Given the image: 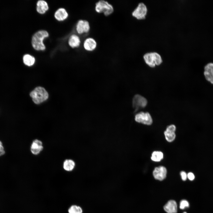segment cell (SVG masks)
I'll use <instances>...</instances> for the list:
<instances>
[{
    "instance_id": "1",
    "label": "cell",
    "mask_w": 213,
    "mask_h": 213,
    "mask_svg": "<svg viewBox=\"0 0 213 213\" xmlns=\"http://www.w3.org/2000/svg\"><path fill=\"white\" fill-rule=\"evenodd\" d=\"M49 36L48 32L44 30H39L35 33L31 39V45L33 49L37 51H43L46 46L43 41Z\"/></svg>"
},
{
    "instance_id": "2",
    "label": "cell",
    "mask_w": 213,
    "mask_h": 213,
    "mask_svg": "<svg viewBox=\"0 0 213 213\" xmlns=\"http://www.w3.org/2000/svg\"><path fill=\"white\" fill-rule=\"evenodd\" d=\"M33 101L36 104H39L46 100L48 97V94L46 90L41 87L36 88L30 94Z\"/></svg>"
},
{
    "instance_id": "3",
    "label": "cell",
    "mask_w": 213,
    "mask_h": 213,
    "mask_svg": "<svg viewBox=\"0 0 213 213\" xmlns=\"http://www.w3.org/2000/svg\"><path fill=\"white\" fill-rule=\"evenodd\" d=\"M95 11L98 13H103L106 16H108L114 12V8L112 5L108 2L101 0L95 4Z\"/></svg>"
},
{
    "instance_id": "4",
    "label": "cell",
    "mask_w": 213,
    "mask_h": 213,
    "mask_svg": "<svg viewBox=\"0 0 213 213\" xmlns=\"http://www.w3.org/2000/svg\"><path fill=\"white\" fill-rule=\"evenodd\" d=\"M143 58L146 63L152 68L154 67L155 65H160L162 62L160 55L156 52L146 53L144 55Z\"/></svg>"
},
{
    "instance_id": "5",
    "label": "cell",
    "mask_w": 213,
    "mask_h": 213,
    "mask_svg": "<svg viewBox=\"0 0 213 213\" xmlns=\"http://www.w3.org/2000/svg\"><path fill=\"white\" fill-rule=\"evenodd\" d=\"M147 12L146 5L143 3H139L138 6L132 12V16L138 20H141L145 18Z\"/></svg>"
},
{
    "instance_id": "6",
    "label": "cell",
    "mask_w": 213,
    "mask_h": 213,
    "mask_svg": "<svg viewBox=\"0 0 213 213\" xmlns=\"http://www.w3.org/2000/svg\"><path fill=\"white\" fill-rule=\"evenodd\" d=\"M135 119L137 122L147 125H151L153 122L151 115L147 112H141L137 113L135 116Z\"/></svg>"
},
{
    "instance_id": "7",
    "label": "cell",
    "mask_w": 213,
    "mask_h": 213,
    "mask_svg": "<svg viewBox=\"0 0 213 213\" xmlns=\"http://www.w3.org/2000/svg\"><path fill=\"white\" fill-rule=\"evenodd\" d=\"M147 104V99L140 95H135L133 98V106L135 111L144 108L146 106Z\"/></svg>"
},
{
    "instance_id": "8",
    "label": "cell",
    "mask_w": 213,
    "mask_h": 213,
    "mask_svg": "<svg viewBox=\"0 0 213 213\" xmlns=\"http://www.w3.org/2000/svg\"><path fill=\"white\" fill-rule=\"evenodd\" d=\"M76 29L77 33L79 34L88 33L90 29L89 23L86 20H80L76 24Z\"/></svg>"
},
{
    "instance_id": "9",
    "label": "cell",
    "mask_w": 213,
    "mask_h": 213,
    "mask_svg": "<svg viewBox=\"0 0 213 213\" xmlns=\"http://www.w3.org/2000/svg\"><path fill=\"white\" fill-rule=\"evenodd\" d=\"M167 170L163 166H159L155 167L153 172V175L156 180L162 181L166 177Z\"/></svg>"
},
{
    "instance_id": "10",
    "label": "cell",
    "mask_w": 213,
    "mask_h": 213,
    "mask_svg": "<svg viewBox=\"0 0 213 213\" xmlns=\"http://www.w3.org/2000/svg\"><path fill=\"white\" fill-rule=\"evenodd\" d=\"M43 146L42 142L38 139L34 140L31 144L30 150L31 153L34 155H38L42 151Z\"/></svg>"
},
{
    "instance_id": "11",
    "label": "cell",
    "mask_w": 213,
    "mask_h": 213,
    "mask_svg": "<svg viewBox=\"0 0 213 213\" xmlns=\"http://www.w3.org/2000/svg\"><path fill=\"white\" fill-rule=\"evenodd\" d=\"M176 127L173 125H171L168 126L164 134L166 140L169 142H172L175 139L176 137L175 132Z\"/></svg>"
},
{
    "instance_id": "12",
    "label": "cell",
    "mask_w": 213,
    "mask_h": 213,
    "mask_svg": "<svg viewBox=\"0 0 213 213\" xmlns=\"http://www.w3.org/2000/svg\"><path fill=\"white\" fill-rule=\"evenodd\" d=\"M97 43L96 41L93 38H87L84 40L83 46L84 49L88 51H92L96 48Z\"/></svg>"
},
{
    "instance_id": "13",
    "label": "cell",
    "mask_w": 213,
    "mask_h": 213,
    "mask_svg": "<svg viewBox=\"0 0 213 213\" xmlns=\"http://www.w3.org/2000/svg\"><path fill=\"white\" fill-rule=\"evenodd\" d=\"M204 75L206 80L213 84V63H209L205 66Z\"/></svg>"
},
{
    "instance_id": "14",
    "label": "cell",
    "mask_w": 213,
    "mask_h": 213,
    "mask_svg": "<svg viewBox=\"0 0 213 213\" xmlns=\"http://www.w3.org/2000/svg\"><path fill=\"white\" fill-rule=\"evenodd\" d=\"M68 16V13L66 10L63 8L58 9L54 14L55 19L59 21H64L67 18Z\"/></svg>"
},
{
    "instance_id": "15",
    "label": "cell",
    "mask_w": 213,
    "mask_h": 213,
    "mask_svg": "<svg viewBox=\"0 0 213 213\" xmlns=\"http://www.w3.org/2000/svg\"><path fill=\"white\" fill-rule=\"evenodd\" d=\"M37 12L40 14H43L48 10L49 7L47 3L44 0H38L36 4Z\"/></svg>"
},
{
    "instance_id": "16",
    "label": "cell",
    "mask_w": 213,
    "mask_h": 213,
    "mask_svg": "<svg viewBox=\"0 0 213 213\" xmlns=\"http://www.w3.org/2000/svg\"><path fill=\"white\" fill-rule=\"evenodd\" d=\"M164 209L167 213H177V203L174 200H170L164 206Z\"/></svg>"
},
{
    "instance_id": "17",
    "label": "cell",
    "mask_w": 213,
    "mask_h": 213,
    "mask_svg": "<svg viewBox=\"0 0 213 213\" xmlns=\"http://www.w3.org/2000/svg\"><path fill=\"white\" fill-rule=\"evenodd\" d=\"M80 37L75 34L72 35L69 37L68 41L69 45L72 48L78 47L80 46Z\"/></svg>"
},
{
    "instance_id": "18",
    "label": "cell",
    "mask_w": 213,
    "mask_h": 213,
    "mask_svg": "<svg viewBox=\"0 0 213 213\" xmlns=\"http://www.w3.org/2000/svg\"><path fill=\"white\" fill-rule=\"evenodd\" d=\"M75 162L71 159H66L63 163V168L67 171L70 172L75 167Z\"/></svg>"
},
{
    "instance_id": "19",
    "label": "cell",
    "mask_w": 213,
    "mask_h": 213,
    "mask_svg": "<svg viewBox=\"0 0 213 213\" xmlns=\"http://www.w3.org/2000/svg\"><path fill=\"white\" fill-rule=\"evenodd\" d=\"M23 60L24 64L26 65L30 66L35 62V57L29 54H25L23 57Z\"/></svg>"
},
{
    "instance_id": "20",
    "label": "cell",
    "mask_w": 213,
    "mask_h": 213,
    "mask_svg": "<svg viewBox=\"0 0 213 213\" xmlns=\"http://www.w3.org/2000/svg\"><path fill=\"white\" fill-rule=\"evenodd\" d=\"M163 158V154L161 151H155L152 154L151 157V159L153 161L159 162L161 161Z\"/></svg>"
},
{
    "instance_id": "21",
    "label": "cell",
    "mask_w": 213,
    "mask_h": 213,
    "mask_svg": "<svg viewBox=\"0 0 213 213\" xmlns=\"http://www.w3.org/2000/svg\"><path fill=\"white\" fill-rule=\"evenodd\" d=\"M68 212L69 213H82L83 210L80 207L73 205L69 208Z\"/></svg>"
},
{
    "instance_id": "22",
    "label": "cell",
    "mask_w": 213,
    "mask_h": 213,
    "mask_svg": "<svg viewBox=\"0 0 213 213\" xmlns=\"http://www.w3.org/2000/svg\"><path fill=\"white\" fill-rule=\"evenodd\" d=\"M189 205L188 202L186 200H183L180 202V208L181 209H183L185 207H189Z\"/></svg>"
},
{
    "instance_id": "23",
    "label": "cell",
    "mask_w": 213,
    "mask_h": 213,
    "mask_svg": "<svg viewBox=\"0 0 213 213\" xmlns=\"http://www.w3.org/2000/svg\"><path fill=\"white\" fill-rule=\"evenodd\" d=\"M180 174L182 180L183 181L186 180L187 178L186 173L184 171H182L180 172Z\"/></svg>"
},
{
    "instance_id": "24",
    "label": "cell",
    "mask_w": 213,
    "mask_h": 213,
    "mask_svg": "<svg viewBox=\"0 0 213 213\" xmlns=\"http://www.w3.org/2000/svg\"><path fill=\"white\" fill-rule=\"evenodd\" d=\"M187 178L190 180H193L195 178V175L193 173L191 172H189L187 174Z\"/></svg>"
},
{
    "instance_id": "25",
    "label": "cell",
    "mask_w": 213,
    "mask_h": 213,
    "mask_svg": "<svg viewBox=\"0 0 213 213\" xmlns=\"http://www.w3.org/2000/svg\"><path fill=\"white\" fill-rule=\"evenodd\" d=\"M5 152L1 142L0 141V156L4 154Z\"/></svg>"
},
{
    "instance_id": "26",
    "label": "cell",
    "mask_w": 213,
    "mask_h": 213,
    "mask_svg": "<svg viewBox=\"0 0 213 213\" xmlns=\"http://www.w3.org/2000/svg\"><path fill=\"white\" fill-rule=\"evenodd\" d=\"M183 213H187L186 212H184Z\"/></svg>"
}]
</instances>
